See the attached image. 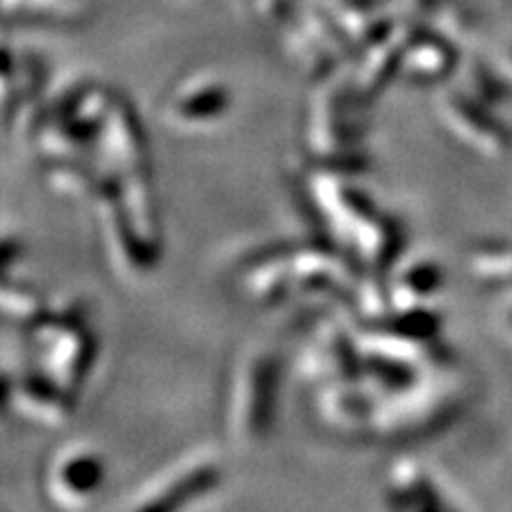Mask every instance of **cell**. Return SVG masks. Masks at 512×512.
<instances>
[{
    "label": "cell",
    "mask_w": 512,
    "mask_h": 512,
    "mask_svg": "<svg viewBox=\"0 0 512 512\" xmlns=\"http://www.w3.org/2000/svg\"><path fill=\"white\" fill-rule=\"evenodd\" d=\"M444 285V273L437 261L427 256H413V259L396 261V266L387 275V290L392 311L418 309L430 306L432 297Z\"/></svg>",
    "instance_id": "obj_15"
},
{
    "label": "cell",
    "mask_w": 512,
    "mask_h": 512,
    "mask_svg": "<svg viewBox=\"0 0 512 512\" xmlns=\"http://www.w3.org/2000/svg\"><path fill=\"white\" fill-rule=\"evenodd\" d=\"M48 309L43 306L41 297H38L36 290H31L29 285L24 283H12V280H5L3 285V316L10 325H17L19 330L34 325L38 318L43 316Z\"/></svg>",
    "instance_id": "obj_18"
},
{
    "label": "cell",
    "mask_w": 512,
    "mask_h": 512,
    "mask_svg": "<svg viewBox=\"0 0 512 512\" xmlns=\"http://www.w3.org/2000/svg\"><path fill=\"white\" fill-rule=\"evenodd\" d=\"M363 102L349 81L323 79L311 95L304 121V147L320 169L344 171L363 164Z\"/></svg>",
    "instance_id": "obj_1"
},
{
    "label": "cell",
    "mask_w": 512,
    "mask_h": 512,
    "mask_svg": "<svg viewBox=\"0 0 512 512\" xmlns=\"http://www.w3.org/2000/svg\"><path fill=\"white\" fill-rule=\"evenodd\" d=\"M403 46H406V41H394L389 36L368 43L366 53L358 60L354 76L349 79V88L363 105H370L375 98H380L399 79L403 67Z\"/></svg>",
    "instance_id": "obj_13"
},
{
    "label": "cell",
    "mask_w": 512,
    "mask_h": 512,
    "mask_svg": "<svg viewBox=\"0 0 512 512\" xmlns=\"http://www.w3.org/2000/svg\"><path fill=\"white\" fill-rule=\"evenodd\" d=\"M501 74H503V79L508 81V86H512V48L508 50V53L503 55V64H501Z\"/></svg>",
    "instance_id": "obj_20"
},
{
    "label": "cell",
    "mask_w": 512,
    "mask_h": 512,
    "mask_svg": "<svg viewBox=\"0 0 512 512\" xmlns=\"http://www.w3.org/2000/svg\"><path fill=\"white\" fill-rule=\"evenodd\" d=\"M377 399L356 375L313 387L311 413L325 432L344 439H363L373 432Z\"/></svg>",
    "instance_id": "obj_8"
},
{
    "label": "cell",
    "mask_w": 512,
    "mask_h": 512,
    "mask_svg": "<svg viewBox=\"0 0 512 512\" xmlns=\"http://www.w3.org/2000/svg\"><path fill=\"white\" fill-rule=\"evenodd\" d=\"M72 396L36 373L27 361H19L17 370L5 368V403L15 408L19 418L41 427H62L74 411Z\"/></svg>",
    "instance_id": "obj_11"
},
{
    "label": "cell",
    "mask_w": 512,
    "mask_h": 512,
    "mask_svg": "<svg viewBox=\"0 0 512 512\" xmlns=\"http://www.w3.org/2000/svg\"><path fill=\"white\" fill-rule=\"evenodd\" d=\"M458 384L441 375L439 368L422 370L396 392L377 401L375 439H418L432 434L456 418L460 406Z\"/></svg>",
    "instance_id": "obj_3"
},
{
    "label": "cell",
    "mask_w": 512,
    "mask_h": 512,
    "mask_svg": "<svg viewBox=\"0 0 512 512\" xmlns=\"http://www.w3.org/2000/svg\"><path fill=\"white\" fill-rule=\"evenodd\" d=\"M230 91L219 76L195 74L178 81L166 95L162 121L178 133H202L226 119Z\"/></svg>",
    "instance_id": "obj_9"
},
{
    "label": "cell",
    "mask_w": 512,
    "mask_h": 512,
    "mask_svg": "<svg viewBox=\"0 0 512 512\" xmlns=\"http://www.w3.org/2000/svg\"><path fill=\"white\" fill-rule=\"evenodd\" d=\"M221 470L219 463L211 458V453L202 456H190L178 460L169 470L159 472L155 479L140 486L131 501L126 503L128 510L138 512H162L183 508L197 498L207 496L216 484H219Z\"/></svg>",
    "instance_id": "obj_7"
},
{
    "label": "cell",
    "mask_w": 512,
    "mask_h": 512,
    "mask_svg": "<svg viewBox=\"0 0 512 512\" xmlns=\"http://www.w3.org/2000/svg\"><path fill=\"white\" fill-rule=\"evenodd\" d=\"M437 114L441 126L467 150L489 159L508 155L512 136L510 128L498 119L496 107L465 93L463 88H456L439 95Z\"/></svg>",
    "instance_id": "obj_6"
},
{
    "label": "cell",
    "mask_w": 512,
    "mask_h": 512,
    "mask_svg": "<svg viewBox=\"0 0 512 512\" xmlns=\"http://www.w3.org/2000/svg\"><path fill=\"white\" fill-rule=\"evenodd\" d=\"M467 271L484 285L512 287V242H482L467 252Z\"/></svg>",
    "instance_id": "obj_17"
},
{
    "label": "cell",
    "mask_w": 512,
    "mask_h": 512,
    "mask_svg": "<svg viewBox=\"0 0 512 512\" xmlns=\"http://www.w3.org/2000/svg\"><path fill=\"white\" fill-rule=\"evenodd\" d=\"M387 505L394 510H444L448 503L441 498L439 486L434 484L430 472L411 458L394 460L384 482Z\"/></svg>",
    "instance_id": "obj_14"
},
{
    "label": "cell",
    "mask_w": 512,
    "mask_h": 512,
    "mask_svg": "<svg viewBox=\"0 0 512 512\" xmlns=\"http://www.w3.org/2000/svg\"><path fill=\"white\" fill-rule=\"evenodd\" d=\"M498 325H501V330L512 339V287L508 294H505L501 309H498Z\"/></svg>",
    "instance_id": "obj_19"
},
{
    "label": "cell",
    "mask_w": 512,
    "mask_h": 512,
    "mask_svg": "<svg viewBox=\"0 0 512 512\" xmlns=\"http://www.w3.org/2000/svg\"><path fill=\"white\" fill-rule=\"evenodd\" d=\"M105 484V463L88 444H64L43 465V494L60 510H86Z\"/></svg>",
    "instance_id": "obj_5"
},
{
    "label": "cell",
    "mask_w": 512,
    "mask_h": 512,
    "mask_svg": "<svg viewBox=\"0 0 512 512\" xmlns=\"http://www.w3.org/2000/svg\"><path fill=\"white\" fill-rule=\"evenodd\" d=\"M456 50L441 36L406 38L401 76L413 83H437L456 72Z\"/></svg>",
    "instance_id": "obj_16"
},
{
    "label": "cell",
    "mask_w": 512,
    "mask_h": 512,
    "mask_svg": "<svg viewBox=\"0 0 512 512\" xmlns=\"http://www.w3.org/2000/svg\"><path fill=\"white\" fill-rule=\"evenodd\" d=\"M280 363L268 349H245L230 370L226 432L233 444L256 446L275 420Z\"/></svg>",
    "instance_id": "obj_4"
},
{
    "label": "cell",
    "mask_w": 512,
    "mask_h": 512,
    "mask_svg": "<svg viewBox=\"0 0 512 512\" xmlns=\"http://www.w3.org/2000/svg\"><path fill=\"white\" fill-rule=\"evenodd\" d=\"M240 290L249 302L278 306L292 299V247H266L242 264Z\"/></svg>",
    "instance_id": "obj_12"
},
{
    "label": "cell",
    "mask_w": 512,
    "mask_h": 512,
    "mask_svg": "<svg viewBox=\"0 0 512 512\" xmlns=\"http://www.w3.org/2000/svg\"><path fill=\"white\" fill-rule=\"evenodd\" d=\"M24 361L76 399L93 368L95 339L76 309L46 311L24 328Z\"/></svg>",
    "instance_id": "obj_2"
},
{
    "label": "cell",
    "mask_w": 512,
    "mask_h": 512,
    "mask_svg": "<svg viewBox=\"0 0 512 512\" xmlns=\"http://www.w3.org/2000/svg\"><path fill=\"white\" fill-rule=\"evenodd\" d=\"M361 354H358L354 332H347L337 320H318L297 358L299 380L318 384L356 375Z\"/></svg>",
    "instance_id": "obj_10"
}]
</instances>
